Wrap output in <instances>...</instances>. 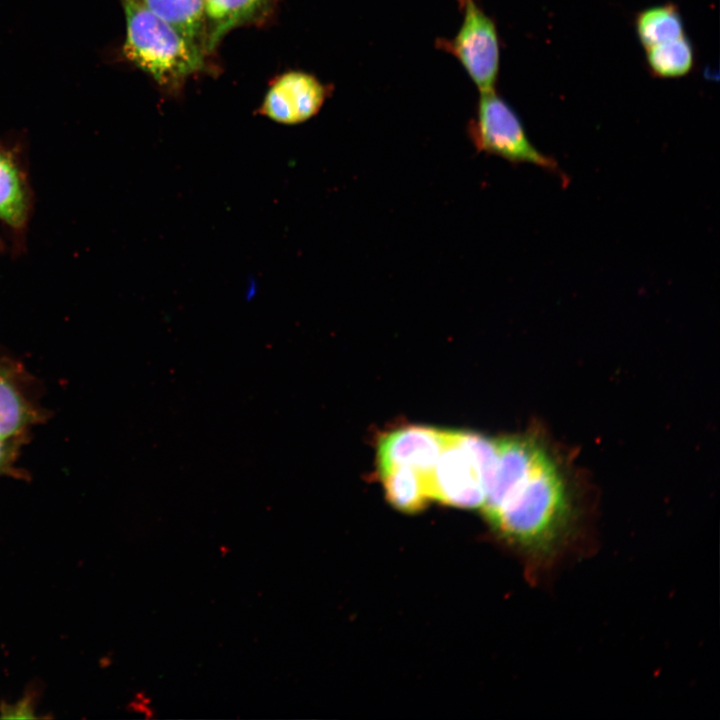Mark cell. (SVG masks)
I'll return each mask as SVG.
<instances>
[{
  "instance_id": "cell-7",
  "label": "cell",
  "mask_w": 720,
  "mask_h": 720,
  "mask_svg": "<svg viewBox=\"0 0 720 720\" xmlns=\"http://www.w3.org/2000/svg\"><path fill=\"white\" fill-rule=\"evenodd\" d=\"M449 433L425 426H406L384 433L377 441L379 471L407 466L426 477L448 443Z\"/></svg>"
},
{
  "instance_id": "cell-8",
  "label": "cell",
  "mask_w": 720,
  "mask_h": 720,
  "mask_svg": "<svg viewBox=\"0 0 720 720\" xmlns=\"http://www.w3.org/2000/svg\"><path fill=\"white\" fill-rule=\"evenodd\" d=\"M278 0H202L205 50L211 57L222 39L238 27L263 24Z\"/></svg>"
},
{
  "instance_id": "cell-14",
  "label": "cell",
  "mask_w": 720,
  "mask_h": 720,
  "mask_svg": "<svg viewBox=\"0 0 720 720\" xmlns=\"http://www.w3.org/2000/svg\"><path fill=\"white\" fill-rule=\"evenodd\" d=\"M136 712L142 713L146 718L154 717V709L151 706V699L144 694L138 695L133 702Z\"/></svg>"
},
{
  "instance_id": "cell-12",
  "label": "cell",
  "mask_w": 720,
  "mask_h": 720,
  "mask_svg": "<svg viewBox=\"0 0 720 720\" xmlns=\"http://www.w3.org/2000/svg\"><path fill=\"white\" fill-rule=\"evenodd\" d=\"M635 27L638 38L646 49L684 35L682 17L673 4L656 6L640 12Z\"/></svg>"
},
{
  "instance_id": "cell-3",
  "label": "cell",
  "mask_w": 720,
  "mask_h": 720,
  "mask_svg": "<svg viewBox=\"0 0 720 720\" xmlns=\"http://www.w3.org/2000/svg\"><path fill=\"white\" fill-rule=\"evenodd\" d=\"M29 386L20 365L0 357V477L24 478L16 467L20 451L32 429L46 418Z\"/></svg>"
},
{
  "instance_id": "cell-13",
  "label": "cell",
  "mask_w": 720,
  "mask_h": 720,
  "mask_svg": "<svg viewBox=\"0 0 720 720\" xmlns=\"http://www.w3.org/2000/svg\"><path fill=\"white\" fill-rule=\"evenodd\" d=\"M650 71L660 78L686 75L694 65V50L684 35L646 49Z\"/></svg>"
},
{
  "instance_id": "cell-9",
  "label": "cell",
  "mask_w": 720,
  "mask_h": 720,
  "mask_svg": "<svg viewBox=\"0 0 720 720\" xmlns=\"http://www.w3.org/2000/svg\"><path fill=\"white\" fill-rule=\"evenodd\" d=\"M387 500L401 512L415 513L430 499L426 477L407 466L379 471Z\"/></svg>"
},
{
  "instance_id": "cell-10",
  "label": "cell",
  "mask_w": 720,
  "mask_h": 720,
  "mask_svg": "<svg viewBox=\"0 0 720 720\" xmlns=\"http://www.w3.org/2000/svg\"><path fill=\"white\" fill-rule=\"evenodd\" d=\"M26 184L16 163L0 149V220L14 229L22 228L28 217Z\"/></svg>"
},
{
  "instance_id": "cell-1",
  "label": "cell",
  "mask_w": 720,
  "mask_h": 720,
  "mask_svg": "<svg viewBox=\"0 0 720 720\" xmlns=\"http://www.w3.org/2000/svg\"><path fill=\"white\" fill-rule=\"evenodd\" d=\"M126 21L122 52L165 92L176 94L193 75L208 71V57L169 22L137 0H121Z\"/></svg>"
},
{
  "instance_id": "cell-2",
  "label": "cell",
  "mask_w": 720,
  "mask_h": 720,
  "mask_svg": "<svg viewBox=\"0 0 720 720\" xmlns=\"http://www.w3.org/2000/svg\"><path fill=\"white\" fill-rule=\"evenodd\" d=\"M468 134L479 152L502 157L514 164L536 165L560 175L561 179L566 178L556 160L532 144L518 115L495 89L480 92Z\"/></svg>"
},
{
  "instance_id": "cell-4",
  "label": "cell",
  "mask_w": 720,
  "mask_h": 720,
  "mask_svg": "<svg viewBox=\"0 0 720 720\" xmlns=\"http://www.w3.org/2000/svg\"><path fill=\"white\" fill-rule=\"evenodd\" d=\"M463 21L451 39L439 38L436 46L455 56L479 91L495 89L500 46L496 25L476 0H458Z\"/></svg>"
},
{
  "instance_id": "cell-6",
  "label": "cell",
  "mask_w": 720,
  "mask_h": 720,
  "mask_svg": "<svg viewBox=\"0 0 720 720\" xmlns=\"http://www.w3.org/2000/svg\"><path fill=\"white\" fill-rule=\"evenodd\" d=\"M331 90L312 74L285 72L271 82L257 113L280 124H300L318 113Z\"/></svg>"
},
{
  "instance_id": "cell-5",
  "label": "cell",
  "mask_w": 720,
  "mask_h": 720,
  "mask_svg": "<svg viewBox=\"0 0 720 720\" xmlns=\"http://www.w3.org/2000/svg\"><path fill=\"white\" fill-rule=\"evenodd\" d=\"M430 499L460 508L482 507L485 488L473 452L460 432L450 431L449 440L432 471L426 476Z\"/></svg>"
},
{
  "instance_id": "cell-11",
  "label": "cell",
  "mask_w": 720,
  "mask_h": 720,
  "mask_svg": "<svg viewBox=\"0 0 720 720\" xmlns=\"http://www.w3.org/2000/svg\"><path fill=\"white\" fill-rule=\"evenodd\" d=\"M160 16L210 58L205 50L202 0H137Z\"/></svg>"
}]
</instances>
